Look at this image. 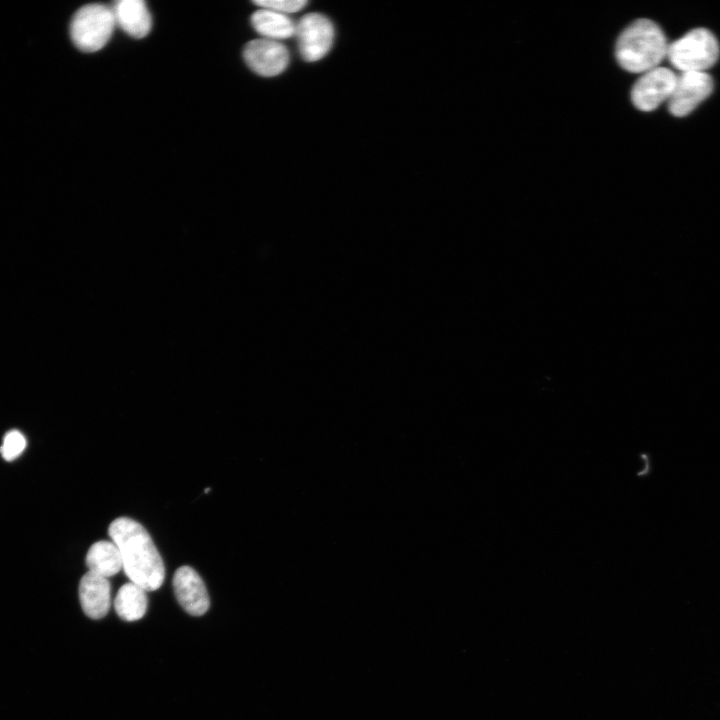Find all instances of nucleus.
I'll return each instance as SVG.
<instances>
[{
    "instance_id": "2eb2a0df",
    "label": "nucleus",
    "mask_w": 720,
    "mask_h": 720,
    "mask_svg": "<svg viewBox=\"0 0 720 720\" xmlns=\"http://www.w3.org/2000/svg\"><path fill=\"white\" fill-rule=\"evenodd\" d=\"M25 446V437L19 431L13 430L5 435L0 452L5 460L12 461L22 453Z\"/></svg>"
},
{
    "instance_id": "9d476101",
    "label": "nucleus",
    "mask_w": 720,
    "mask_h": 720,
    "mask_svg": "<svg viewBox=\"0 0 720 720\" xmlns=\"http://www.w3.org/2000/svg\"><path fill=\"white\" fill-rule=\"evenodd\" d=\"M79 599L84 613L92 619H101L109 611L111 586L106 577L88 571L79 583Z\"/></svg>"
},
{
    "instance_id": "9b49d317",
    "label": "nucleus",
    "mask_w": 720,
    "mask_h": 720,
    "mask_svg": "<svg viewBox=\"0 0 720 720\" xmlns=\"http://www.w3.org/2000/svg\"><path fill=\"white\" fill-rule=\"evenodd\" d=\"M116 25L133 38H144L151 30L152 19L142 0H119L111 7Z\"/></svg>"
},
{
    "instance_id": "f3484780",
    "label": "nucleus",
    "mask_w": 720,
    "mask_h": 720,
    "mask_svg": "<svg viewBox=\"0 0 720 720\" xmlns=\"http://www.w3.org/2000/svg\"><path fill=\"white\" fill-rule=\"evenodd\" d=\"M209 491H210V488H206V489H205V493H207V492H209Z\"/></svg>"
},
{
    "instance_id": "4468645a",
    "label": "nucleus",
    "mask_w": 720,
    "mask_h": 720,
    "mask_svg": "<svg viewBox=\"0 0 720 720\" xmlns=\"http://www.w3.org/2000/svg\"><path fill=\"white\" fill-rule=\"evenodd\" d=\"M146 591L133 582L120 587L114 600V608L118 616L125 621L141 619L147 610Z\"/></svg>"
},
{
    "instance_id": "ddd939ff",
    "label": "nucleus",
    "mask_w": 720,
    "mask_h": 720,
    "mask_svg": "<svg viewBox=\"0 0 720 720\" xmlns=\"http://www.w3.org/2000/svg\"><path fill=\"white\" fill-rule=\"evenodd\" d=\"M86 565L90 572L103 577H111L123 569L119 548L113 541H97L89 548Z\"/></svg>"
},
{
    "instance_id": "423d86ee",
    "label": "nucleus",
    "mask_w": 720,
    "mask_h": 720,
    "mask_svg": "<svg viewBox=\"0 0 720 720\" xmlns=\"http://www.w3.org/2000/svg\"><path fill=\"white\" fill-rule=\"evenodd\" d=\"M677 81V75L665 67H656L645 73L634 84L631 99L641 111H652L668 101Z\"/></svg>"
},
{
    "instance_id": "1a4fd4ad",
    "label": "nucleus",
    "mask_w": 720,
    "mask_h": 720,
    "mask_svg": "<svg viewBox=\"0 0 720 720\" xmlns=\"http://www.w3.org/2000/svg\"><path fill=\"white\" fill-rule=\"evenodd\" d=\"M175 596L181 607L192 616H201L209 608L210 600L200 575L190 566L179 567L173 576Z\"/></svg>"
},
{
    "instance_id": "39448f33",
    "label": "nucleus",
    "mask_w": 720,
    "mask_h": 720,
    "mask_svg": "<svg viewBox=\"0 0 720 720\" xmlns=\"http://www.w3.org/2000/svg\"><path fill=\"white\" fill-rule=\"evenodd\" d=\"M295 35L302 58L307 62H315L323 58L331 49L334 27L325 15L308 13L296 24Z\"/></svg>"
},
{
    "instance_id": "20e7f679",
    "label": "nucleus",
    "mask_w": 720,
    "mask_h": 720,
    "mask_svg": "<svg viewBox=\"0 0 720 720\" xmlns=\"http://www.w3.org/2000/svg\"><path fill=\"white\" fill-rule=\"evenodd\" d=\"M666 56L682 72H704L717 61L719 45L709 30L697 28L668 45Z\"/></svg>"
},
{
    "instance_id": "f257e3e1",
    "label": "nucleus",
    "mask_w": 720,
    "mask_h": 720,
    "mask_svg": "<svg viewBox=\"0 0 720 720\" xmlns=\"http://www.w3.org/2000/svg\"><path fill=\"white\" fill-rule=\"evenodd\" d=\"M108 533L120 550L123 570L130 581L145 591L160 588L165 567L147 530L131 518L119 517L111 522Z\"/></svg>"
},
{
    "instance_id": "f03ea898",
    "label": "nucleus",
    "mask_w": 720,
    "mask_h": 720,
    "mask_svg": "<svg viewBox=\"0 0 720 720\" xmlns=\"http://www.w3.org/2000/svg\"><path fill=\"white\" fill-rule=\"evenodd\" d=\"M668 45L661 28L649 19H638L625 28L616 42L619 65L633 73H645L667 55Z\"/></svg>"
},
{
    "instance_id": "f8f14e48",
    "label": "nucleus",
    "mask_w": 720,
    "mask_h": 720,
    "mask_svg": "<svg viewBox=\"0 0 720 720\" xmlns=\"http://www.w3.org/2000/svg\"><path fill=\"white\" fill-rule=\"evenodd\" d=\"M251 24L263 38L275 41L288 39L296 32V24L290 17L265 8L252 14Z\"/></svg>"
},
{
    "instance_id": "dca6fc26",
    "label": "nucleus",
    "mask_w": 720,
    "mask_h": 720,
    "mask_svg": "<svg viewBox=\"0 0 720 720\" xmlns=\"http://www.w3.org/2000/svg\"><path fill=\"white\" fill-rule=\"evenodd\" d=\"M260 8L276 11L281 14L295 13L307 5L306 0H257L253 1Z\"/></svg>"
},
{
    "instance_id": "7ed1b4c3",
    "label": "nucleus",
    "mask_w": 720,
    "mask_h": 720,
    "mask_svg": "<svg viewBox=\"0 0 720 720\" xmlns=\"http://www.w3.org/2000/svg\"><path fill=\"white\" fill-rule=\"evenodd\" d=\"M116 26L111 7L93 3L79 8L70 24L74 45L83 52H96L110 40Z\"/></svg>"
},
{
    "instance_id": "6e6552de",
    "label": "nucleus",
    "mask_w": 720,
    "mask_h": 720,
    "mask_svg": "<svg viewBox=\"0 0 720 720\" xmlns=\"http://www.w3.org/2000/svg\"><path fill=\"white\" fill-rule=\"evenodd\" d=\"M243 58L254 73L273 77L287 68L290 56L288 49L280 41L260 38L251 40L244 46Z\"/></svg>"
},
{
    "instance_id": "0eeeda50",
    "label": "nucleus",
    "mask_w": 720,
    "mask_h": 720,
    "mask_svg": "<svg viewBox=\"0 0 720 720\" xmlns=\"http://www.w3.org/2000/svg\"><path fill=\"white\" fill-rule=\"evenodd\" d=\"M712 90L713 80L706 72H682L668 100L669 112L676 117L688 115Z\"/></svg>"
}]
</instances>
